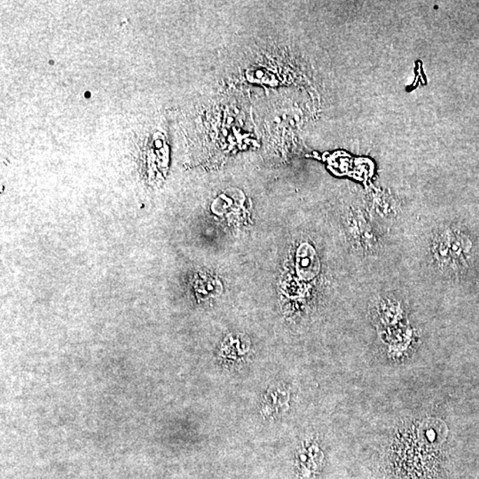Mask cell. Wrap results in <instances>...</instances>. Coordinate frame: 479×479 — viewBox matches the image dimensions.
<instances>
[{
  "label": "cell",
  "mask_w": 479,
  "mask_h": 479,
  "mask_svg": "<svg viewBox=\"0 0 479 479\" xmlns=\"http://www.w3.org/2000/svg\"><path fill=\"white\" fill-rule=\"evenodd\" d=\"M431 259L439 271L454 270L451 255V226H442L434 232L431 244Z\"/></svg>",
  "instance_id": "cell-1"
},
{
  "label": "cell",
  "mask_w": 479,
  "mask_h": 479,
  "mask_svg": "<svg viewBox=\"0 0 479 479\" xmlns=\"http://www.w3.org/2000/svg\"><path fill=\"white\" fill-rule=\"evenodd\" d=\"M472 251L473 242L470 236L460 228L451 226V255L454 270H460L468 265Z\"/></svg>",
  "instance_id": "cell-2"
}]
</instances>
